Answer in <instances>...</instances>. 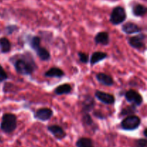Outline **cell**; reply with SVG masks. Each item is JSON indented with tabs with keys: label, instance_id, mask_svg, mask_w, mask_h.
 <instances>
[{
	"label": "cell",
	"instance_id": "12",
	"mask_svg": "<svg viewBox=\"0 0 147 147\" xmlns=\"http://www.w3.org/2000/svg\"><path fill=\"white\" fill-rule=\"evenodd\" d=\"M47 130L51 133L57 139H63L66 136V133L62 127L58 125H50L47 126Z\"/></svg>",
	"mask_w": 147,
	"mask_h": 147
},
{
	"label": "cell",
	"instance_id": "22",
	"mask_svg": "<svg viewBox=\"0 0 147 147\" xmlns=\"http://www.w3.org/2000/svg\"><path fill=\"white\" fill-rule=\"evenodd\" d=\"M82 121L83 122V125L86 126H93L94 125V122L89 113H83Z\"/></svg>",
	"mask_w": 147,
	"mask_h": 147
},
{
	"label": "cell",
	"instance_id": "19",
	"mask_svg": "<svg viewBox=\"0 0 147 147\" xmlns=\"http://www.w3.org/2000/svg\"><path fill=\"white\" fill-rule=\"evenodd\" d=\"M11 49V42L7 37H0V52L1 53H7Z\"/></svg>",
	"mask_w": 147,
	"mask_h": 147
},
{
	"label": "cell",
	"instance_id": "26",
	"mask_svg": "<svg viewBox=\"0 0 147 147\" xmlns=\"http://www.w3.org/2000/svg\"><path fill=\"white\" fill-rule=\"evenodd\" d=\"M18 30V27L16 25H8L5 28V33L7 35H11L14 32Z\"/></svg>",
	"mask_w": 147,
	"mask_h": 147
},
{
	"label": "cell",
	"instance_id": "25",
	"mask_svg": "<svg viewBox=\"0 0 147 147\" xmlns=\"http://www.w3.org/2000/svg\"><path fill=\"white\" fill-rule=\"evenodd\" d=\"M8 79V75L1 65H0V83Z\"/></svg>",
	"mask_w": 147,
	"mask_h": 147
},
{
	"label": "cell",
	"instance_id": "6",
	"mask_svg": "<svg viewBox=\"0 0 147 147\" xmlns=\"http://www.w3.org/2000/svg\"><path fill=\"white\" fill-rule=\"evenodd\" d=\"M125 98L131 105L136 107L141 106L143 103V97L142 95L134 89H129L125 93Z\"/></svg>",
	"mask_w": 147,
	"mask_h": 147
},
{
	"label": "cell",
	"instance_id": "17",
	"mask_svg": "<svg viewBox=\"0 0 147 147\" xmlns=\"http://www.w3.org/2000/svg\"><path fill=\"white\" fill-rule=\"evenodd\" d=\"M72 86L70 84H63L59 86H57L54 89V92L57 95H68L71 92Z\"/></svg>",
	"mask_w": 147,
	"mask_h": 147
},
{
	"label": "cell",
	"instance_id": "4",
	"mask_svg": "<svg viewBox=\"0 0 147 147\" xmlns=\"http://www.w3.org/2000/svg\"><path fill=\"white\" fill-rule=\"evenodd\" d=\"M141 124V119L135 115H129L121 122V127L125 131H134L137 129Z\"/></svg>",
	"mask_w": 147,
	"mask_h": 147
},
{
	"label": "cell",
	"instance_id": "30",
	"mask_svg": "<svg viewBox=\"0 0 147 147\" xmlns=\"http://www.w3.org/2000/svg\"><path fill=\"white\" fill-rule=\"evenodd\" d=\"M0 141H1V137H0Z\"/></svg>",
	"mask_w": 147,
	"mask_h": 147
},
{
	"label": "cell",
	"instance_id": "3",
	"mask_svg": "<svg viewBox=\"0 0 147 147\" xmlns=\"http://www.w3.org/2000/svg\"><path fill=\"white\" fill-rule=\"evenodd\" d=\"M126 10L121 6H117L112 10L110 15V22L113 25H119L126 20Z\"/></svg>",
	"mask_w": 147,
	"mask_h": 147
},
{
	"label": "cell",
	"instance_id": "8",
	"mask_svg": "<svg viewBox=\"0 0 147 147\" xmlns=\"http://www.w3.org/2000/svg\"><path fill=\"white\" fill-rule=\"evenodd\" d=\"M53 111L51 108H41L34 114V118L40 121H47L53 117Z\"/></svg>",
	"mask_w": 147,
	"mask_h": 147
},
{
	"label": "cell",
	"instance_id": "20",
	"mask_svg": "<svg viewBox=\"0 0 147 147\" xmlns=\"http://www.w3.org/2000/svg\"><path fill=\"white\" fill-rule=\"evenodd\" d=\"M76 146L77 147H94L93 141L90 138L85 137L79 138L76 142Z\"/></svg>",
	"mask_w": 147,
	"mask_h": 147
},
{
	"label": "cell",
	"instance_id": "10",
	"mask_svg": "<svg viewBox=\"0 0 147 147\" xmlns=\"http://www.w3.org/2000/svg\"><path fill=\"white\" fill-rule=\"evenodd\" d=\"M96 102L94 98L90 95H87L85 97L83 102H82V112L83 113H89L91 110H93L95 108Z\"/></svg>",
	"mask_w": 147,
	"mask_h": 147
},
{
	"label": "cell",
	"instance_id": "13",
	"mask_svg": "<svg viewBox=\"0 0 147 147\" xmlns=\"http://www.w3.org/2000/svg\"><path fill=\"white\" fill-rule=\"evenodd\" d=\"M94 41L96 44H100L102 46H108L110 43V37L107 32H99L94 37Z\"/></svg>",
	"mask_w": 147,
	"mask_h": 147
},
{
	"label": "cell",
	"instance_id": "15",
	"mask_svg": "<svg viewBox=\"0 0 147 147\" xmlns=\"http://www.w3.org/2000/svg\"><path fill=\"white\" fill-rule=\"evenodd\" d=\"M108 54L105 52H100V51H96L92 53L90 59V63L91 66H94L96 63L98 62L103 61L104 59H107Z\"/></svg>",
	"mask_w": 147,
	"mask_h": 147
},
{
	"label": "cell",
	"instance_id": "18",
	"mask_svg": "<svg viewBox=\"0 0 147 147\" xmlns=\"http://www.w3.org/2000/svg\"><path fill=\"white\" fill-rule=\"evenodd\" d=\"M147 8L142 4H136L132 7V13L135 17H143L146 14Z\"/></svg>",
	"mask_w": 147,
	"mask_h": 147
},
{
	"label": "cell",
	"instance_id": "28",
	"mask_svg": "<svg viewBox=\"0 0 147 147\" xmlns=\"http://www.w3.org/2000/svg\"><path fill=\"white\" fill-rule=\"evenodd\" d=\"M93 115H94L96 118H98V119H105V118H106V117L103 115V114L98 110L94 111V112H93Z\"/></svg>",
	"mask_w": 147,
	"mask_h": 147
},
{
	"label": "cell",
	"instance_id": "7",
	"mask_svg": "<svg viewBox=\"0 0 147 147\" xmlns=\"http://www.w3.org/2000/svg\"><path fill=\"white\" fill-rule=\"evenodd\" d=\"M95 97L100 102L106 105H113L115 103V97L111 94L102 92L100 90H96L95 92Z\"/></svg>",
	"mask_w": 147,
	"mask_h": 147
},
{
	"label": "cell",
	"instance_id": "1",
	"mask_svg": "<svg viewBox=\"0 0 147 147\" xmlns=\"http://www.w3.org/2000/svg\"><path fill=\"white\" fill-rule=\"evenodd\" d=\"M11 63L14 65L17 74L21 75H31L37 70V65L34 58L29 52L13 56L9 59Z\"/></svg>",
	"mask_w": 147,
	"mask_h": 147
},
{
	"label": "cell",
	"instance_id": "16",
	"mask_svg": "<svg viewBox=\"0 0 147 147\" xmlns=\"http://www.w3.org/2000/svg\"><path fill=\"white\" fill-rule=\"evenodd\" d=\"M36 54L38 56L39 59L43 61H47L50 59V53L45 48L42 47L41 46H38L34 49Z\"/></svg>",
	"mask_w": 147,
	"mask_h": 147
},
{
	"label": "cell",
	"instance_id": "5",
	"mask_svg": "<svg viewBox=\"0 0 147 147\" xmlns=\"http://www.w3.org/2000/svg\"><path fill=\"white\" fill-rule=\"evenodd\" d=\"M146 36L144 33H139L138 35L129 37L128 43L131 47L135 49H142L145 48V40Z\"/></svg>",
	"mask_w": 147,
	"mask_h": 147
},
{
	"label": "cell",
	"instance_id": "11",
	"mask_svg": "<svg viewBox=\"0 0 147 147\" xmlns=\"http://www.w3.org/2000/svg\"><path fill=\"white\" fill-rule=\"evenodd\" d=\"M96 78L99 83L104 85V86H111L114 84V81H113V79L112 78V76L106 73L99 72V73L96 74Z\"/></svg>",
	"mask_w": 147,
	"mask_h": 147
},
{
	"label": "cell",
	"instance_id": "23",
	"mask_svg": "<svg viewBox=\"0 0 147 147\" xmlns=\"http://www.w3.org/2000/svg\"><path fill=\"white\" fill-rule=\"evenodd\" d=\"M29 43H30V47H31L33 50H34L36 48H37L38 46H40V45H41V38H40V37H38V36H32V37L30 38Z\"/></svg>",
	"mask_w": 147,
	"mask_h": 147
},
{
	"label": "cell",
	"instance_id": "2",
	"mask_svg": "<svg viewBox=\"0 0 147 147\" xmlns=\"http://www.w3.org/2000/svg\"><path fill=\"white\" fill-rule=\"evenodd\" d=\"M17 126V118L14 114L7 112L2 115L0 128L6 133H11Z\"/></svg>",
	"mask_w": 147,
	"mask_h": 147
},
{
	"label": "cell",
	"instance_id": "21",
	"mask_svg": "<svg viewBox=\"0 0 147 147\" xmlns=\"http://www.w3.org/2000/svg\"><path fill=\"white\" fill-rule=\"evenodd\" d=\"M137 112V109L135 105H131V106H127L125 108H123L120 112V116H129L133 114H135Z\"/></svg>",
	"mask_w": 147,
	"mask_h": 147
},
{
	"label": "cell",
	"instance_id": "14",
	"mask_svg": "<svg viewBox=\"0 0 147 147\" xmlns=\"http://www.w3.org/2000/svg\"><path fill=\"white\" fill-rule=\"evenodd\" d=\"M44 76L48 78H60L65 76V72L58 67H52L47 71L45 72Z\"/></svg>",
	"mask_w": 147,
	"mask_h": 147
},
{
	"label": "cell",
	"instance_id": "27",
	"mask_svg": "<svg viewBox=\"0 0 147 147\" xmlns=\"http://www.w3.org/2000/svg\"><path fill=\"white\" fill-rule=\"evenodd\" d=\"M136 147H146L147 140L145 138H140L136 141Z\"/></svg>",
	"mask_w": 147,
	"mask_h": 147
},
{
	"label": "cell",
	"instance_id": "9",
	"mask_svg": "<svg viewBox=\"0 0 147 147\" xmlns=\"http://www.w3.org/2000/svg\"><path fill=\"white\" fill-rule=\"evenodd\" d=\"M122 31L127 35L134 34V33H141L142 28H141L138 24L132 22H127L124 23L121 27Z\"/></svg>",
	"mask_w": 147,
	"mask_h": 147
},
{
	"label": "cell",
	"instance_id": "24",
	"mask_svg": "<svg viewBox=\"0 0 147 147\" xmlns=\"http://www.w3.org/2000/svg\"><path fill=\"white\" fill-rule=\"evenodd\" d=\"M79 60L83 63H88L89 62V56L87 53H83V52H78V53Z\"/></svg>",
	"mask_w": 147,
	"mask_h": 147
},
{
	"label": "cell",
	"instance_id": "29",
	"mask_svg": "<svg viewBox=\"0 0 147 147\" xmlns=\"http://www.w3.org/2000/svg\"><path fill=\"white\" fill-rule=\"evenodd\" d=\"M146 132H147V129H146V128H145V129L144 130V136H145V137H147Z\"/></svg>",
	"mask_w": 147,
	"mask_h": 147
}]
</instances>
